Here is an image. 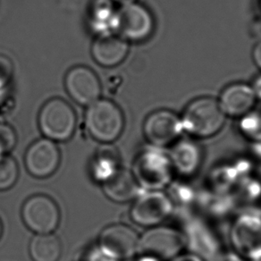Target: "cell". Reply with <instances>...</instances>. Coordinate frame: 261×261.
I'll list each match as a JSON object with an SVG mask.
<instances>
[{"instance_id": "obj_1", "label": "cell", "mask_w": 261, "mask_h": 261, "mask_svg": "<svg viewBox=\"0 0 261 261\" xmlns=\"http://www.w3.org/2000/svg\"><path fill=\"white\" fill-rule=\"evenodd\" d=\"M85 125L95 141L110 144L119 138L124 128V116L116 103L99 98L88 106Z\"/></svg>"}, {"instance_id": "obj_2", "label": "cell", "mask_w": 261, "mask_h": 261, "mask_svg": "<svg viewBox=\"0 0 261 261\" xmlns=\"http://www.w3.org/2000/svg\"><path fill=\"white\" fill-rule=\"evenodd\" d=\"M38 123L45 138L53 142H66L73 137L76 129V114L68 102L52 98L40 109Z\"/></svg>"}, {"instance_id": "obj_3", "label": "cell", "mask_w": 261, "mask_h": 261, "mask_svg": "<svg viewBox=\"0 0 261 261\" xmlns=\"http://www.w3.org/2000/svg\"><path fill=\"white\" fill-rule=\"evenodd\" d=\"M225 121V113L222 111L218 100L202 97L187 106L181 122V126L190 134L206 138L218 134L224 126Z\"/></svg>"}, {"instance_id": "obj_4", "label": "cell", "mask_w": 261, "mask_h": 261, "mask_svg": "<svg viewBox=\"0 0 261 261\" xmlns=\"http://www.w3.org/2000/svg\"><path fill=\"white\" fill-rule=\"evenodd\" d=\"M154 19L147 8L137 2L121 6L116 11L115 33L127 41L140 42L153 33Z\"/></svg>"}, {"instance_id": "obj_5", "label": "cell", "mask_w": 261, "mask_h": 261, "mask_svg": "<svg viewBox=\"0 0 261 261\" xmlns=\"http://www.w3.org/2000/svg\"><path fill=\"white\" fill-rule=\"evenodd\" d=\"M22 218L26 226L34 233H53L60 223V211L50 197L37 194L30 197L23 204Z\"/></svg>"}, {"instance_id": "obj_6", "label": "cell", "mask_w": 261, "mask_h": 261, "mask_svg": "<svg viewBox=\"0 0 261 261\" xmlns=\"http://www.w3.org/2000/svg\"><path fill=\"white\" fill-rule=\"evenodd\" d=\"M99 249L116 260L134 257L138 250L139 236L123 224L109 225L102 230L98 239Z\"/></svg>"}, {"instance_id": "obj_7", "label": "cell", "mask_w": 261, "mask_h": 261, "mask_svg": "<svg viewBox=\"0 0 261 261\" xmlns=\"http://www.w3.org/2000/svg\"><path fill=\"white\" fill-rule=\"evenodd\" d=\"M60 160L58 145L53 141L43 138L33 142L27 149L24 165L33 177L47 178L58 170Z\"/></svg>"}, {"instance_id": "obj_8", "label": "cell", "mask_w": 261, "mask_h": 261, "mask_svg": "<svg viewBox=\"0 0 261 261\" xmlns=\"http://www.w3.org/2000/svg\"><path fill=\"white\" fill-rule=\"evenodd\" d=\"M65 86L73 101L81 106H90L101 95V84L97 74L87 66L73 67L66 73Z\"/></svg>"}, {"instance_id": "obj_9", "label": "cell", "mask_w": 261, "mask_h": 261, "mask_svg": "<svg viewBox=\"0 0 261 261\" xmlns=\"http://www.w3.org/2000/svg\"><path fill=\"white\" fill-rule=\"evenodd\" d=\"M181 120L169 110H158L146 118L143 133L148 142L165 146L176 139L181 129Z\"/></svg>"}, {"instance_id": "obj_10", "label": "cell", "mask_w": 261, "mask_h": 261, "mask_svg": "<svg viewBox=\"0 0 261 261\" xmlns=\"http://www.w3.org/2000/svg\"><path fill=\"white\" fill-rule=\"evenodd\" d=\"M181 246L178 233L169 229L153 228L139 238L137 252L148 257L167 258Z\"/></svg>"}, {"instance_id": "obj_11", "label": "cell", "mask_w": 261, "mask_h": 261, "mask_svg": "<svg viewBox=\"0 0 261 261\" xmlns=\"http://www.w3.org/2000/svg\"><path fill=\"white\" fill-rule=\"evenodd\" d=\"M169 203L165 196L159 192H150L139 197L130 208L133 221L143 226L156 225L167 217Z\"/></svg>"}, {"instance_id": "obj_12", "label": "cell", "mask_w": 261, "mask_h": 261, "mask_svg": "<svg viewBox=\"0 0 261 261\" xmlns=\"http://www.w3.org/2000/svg\"><path fill=\"white\" fill-rule=\"evenodd\" d=\"M91 56L98 65L114 67L120 65L129 53L127 40L116 33L97 36L91 45Z\"/></svg>"}, {"instance_id": "obj_13", "label": "cell", "mask_w": 261, "mask_h": 261, "mask_svg": "<svg viewBox=\"0 0 261 261\" xmlns=\"http://www.w3.org/2000/svg\"><path fill=\"white\" fill-rule=\"evenodd\" d=\"M256 99L251 86L245 84H233L223 91L218 103L225 116L238 117L252 111Z\"/></svg>"}, {"instance_id": "obj_14", "label": "cell", "mask_w": 261, "mask_h": 261, "mask_svg": "<svg viewBox=\"0 0 261 261\" xmlns=\"http://www.w3.org/2000/svg\"><path fill=\"white\" fill-rule=\"evenodd\" d=\"M103 192L109 200L124 203L138 195L139 184L130 171L120 167L101 182Z\"/></svg>"}, {"instance_id": "obj_15", "label": "cell", "mask_w": 261, "mask_h": 261, "mask_svg": "<svg viewBox=\"0 0 261 261\" xmlns=\"http://www.w3.org/2000/svg\"><path fill=\"white\" fill-rule=\"evenodd\" d=\"M116 11L109 0H95L89 15V25L97 36L115 33Z\"/></svg>"}, {"instance_id": "obj_16", "label": "cell", "mask_w": 261, "mask_h": 261, "mask_svg": "<svg viewBox=\"0 0 261 261\" xmlns=\"http://www.w3.org/2000/svg\"><path fill=\"white\" fill-rule=\"evenodd\" d=\"M29 252L33 261H58L62 254L61 241L53 233L36 234L30 243Z\"/></svg>"}, {"instance_id": "obj_17", "label": "cell", "mask_w": 261, "mask_h": 261, "mask_svg": "<svg viewBox=\"0 0 261 261\" xmlns=\"http://www.w3.org/2000/svg\"><path fill=\"white\" fill-rule=\"evenodd\" d=\"M117 155L116 148L110 147L109 144L98 150L92 165V174L96 180L103 182L120 168Z\"/></svg>"}, {"instance_id": "obj_18", "label": "cell", "mask_w": 261, "mask_h": 261, "mask_svg": "<svg viewBox=\"0 0 261 261\" xmlns=\"http://www.w3.org/2000/svg\"><path fill=\"white\" fill-rule=\"evenodd\" d=\"M19 177L18 165L12 156H0V192L8 191Z\"/></svg>"}, {"instance_id": "obj_19", "label": "cell", "mask_w": 261, "mask_h": 261, "mask_svg": "<svg viewBox=\"0 0 261 261\" xmlns=\"http://www.w3.org/2000/svg\"><path fill=\"white\" fill-rule=\"evenodd\" d=\"M14 65L11 59L0 55V100L8 97V91L14 76Z\"/></svg>"}, {"instance_id": "obj_20", "label": "cell", "mask_w": 261, "mask_h": 261, "mask_svg": "<svg viewBox=\"0 0 261 261\" xmlns=\"http://www.w3.org/2000/svg\"><path fill=\"white\" fill-rule=\"evenodd\" d=\"M17 142L15 130L8 123L0 122V156H6L15 149Z\"/></svg>"}, {"instance_id": "obj_21", "label": "cell", "mask_w": 261, "mask_h": 261, "mask_svg": "<svg viewBox=\"0 0 261 261\" xmlns=\"http://www.w3.org/2000/svg\"><path fill=\"white\" fill-rule=\"evenodd\" d=\"M252 56H253L255 64L261 69V41H259L254 47Z\"/></svg>"}, {"instance_id": "obj_22", "label": "cell", "mask_w": 261, "mask_h": 261, "mask_svg": "<svg viewBox=\"0 0 261 261\" xmlns=\"http://www.w3.org/2000/svg\"><path fill=\"white\" fill-rule=\"evenodd\" d=\"M254 91V94L256 96V98L261 100V75L256 78V80L254 81L253 85L251 86Z\"/></svg>"}, {"instance_id": "obj_23", "label": "cell", "mask_w": 261, "mask_h": 261, "mask_svg": "<svg viewBox=\"0 0 261 261\" xmlns=\"http://www.w3.org/2000/svg\"><path fill=\"white\" fill-rule=\"evenodd\" d=\"M113 2H115L116 4L121 5V6H123V5L130 4V3H134V2H136V0H112Z\"/></svg>"}, {"instance_id": "obj_24", "label": "cell", "mask_w": 261, "mask_h": 261, "mask_svg": "<svg viewBox=\"0 0 261 261\" xmlns=\"http://www.w3.org/2000/svg\"><path fill=\"white\" fill-rule=\"evenodd\" d=\"M2 232H3V226H2V223L0 221V237L2 236Z\"/></svg>"}]
</instances>
